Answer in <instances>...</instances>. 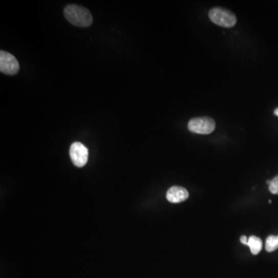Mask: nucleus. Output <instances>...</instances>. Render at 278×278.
<instances>
[{
	"instance_id": "7",
	"label": "nucleus",
	"mask_w": 278,
	"mask_h": 278,
	"mask_svg": "<svg viewBox=\"0 0 278 278\" xmlns=\"http://www.w3.org/2000/svg\"><path fill=\"white\" fill-rule=\"evenodd\" d=\"M247 246L250 247L251 253L253 255H256L262 250L263 242L261 238H258V237L250 236L248 239Z\"/></svg>"
},
{
	"instance_id": "11",
	"label": "nucleus",
	"mask_w": 278,
	"mask_h": 278,
	"mask_svg": "<svg viewBox=\"0 0 278 278\" xmlns=\"http://www.w3.org/2000/svg\"><path fill=\"white\" fill-rule=\"evenodd\" d=\"M273 113H274V115H276V116L278 117V108L277 109H275L274 112H273Z\"/></svg>"
},
{
	"instance_id": "1",
	"label": "nucleus",
	"mask_w": 278,
	"mask_h": 278,
	"mask_svg": "<svg viewBox=\"0 0 278 278\" xmlns=\"http://www.w3.org/2000/svg\"><path fill=\"white\" fill-rule=\"evenodd\" d=\"M63 13L66 19L76 27H88L93 22V17L89 10L76 4L67 6Z\"/></svg>"
},
{
	"instance_id": "12",
	"label": "nucleus",
	"mask_w": 278,
	"mask_h": 278,
	"mask_svg": "<svg viewBox=\"0 0 278 278\" xmlns=\"http://www.w3.org/2000/svg\"><path fill=\"white\" fill-rule=\"evenodd\" d=\"M267 182V185H269L270 184V180H267V182Z\"/></svg>"
},
{
	"instance_id": "8",
	"label": "nucleus",
	"mask_w": 278,
	"mask_h": 278,
	"mask_svg": "<svg viewBox=\"0 0 278 278\" xmlns=\"http://www.w3.org/2000/svg\"><path fill=\"white\" fill-rule=\"evenodd\" d=\"M265 249L269 253L278 249V236L274 235L269 236L266 240Z\"/></svg>"
},
{
	"instance_id": "3",
	"label": "nucleus",
	"mask_w": 278,
	"mask_h": 278,
	"mask_svg": "<svg viewBox=\"0 0 278 278\" xmlns=\"http://www.w3.org/2000/svg\"><path fill=\"white\" fill-rule=\"evenodd\" d=\"M216 129V123L209 117L192 118L188 123V129L193 133L209 135Z\"/></svg>"
},
{
	"instance_id": "4",
	"label": "nucleus",
	"mask_w": 278,
	"mask_h": 278,
	"mask_svg": "<svg viewBox=\"0 0 278 278\" xmlns=\"http://www.w3.org/2000/svg\"><path fill=\"white\" fill-rule=\"evenodd\" d=\"M19 71L17 59L10 53L1 51L0 52V71L8 75H14Z\"/></svg>"
},
{
	"instance_id": "10",
	"label": "nucleus",
	"mask_w": 278,
	"mask_h": 278,
	"mask_svg": "<svg viewBox=\"0 0 278 278\" xmlns=\"http://www.w3.org/2000/svg\"><path fill=\"white\" fill-rule=\"evenodd\" d=\"M241 242L243 244H244V245H247V244H248V239H247V237L246 236L241 237Z\"/></svg>"
},
{
	"instance_id": "9",
	"label": "nucleus",
	"mask_w": 278,
	"mask_h": 278,
	"mask_svg": "<svg viewBox=\"0 0 278 278\" xmlns=\"http://www.w3.org/2000/svg\"><path fill=\"white\" fill-rule=\"evenodd\" d=\"M269 190L272 194L278 195V175L275 176L272 180H270V184L269 185Z\"/></svg>"
},
{
	"instance_id": "5",
	"label": "nucleus",
	"mask_w": 278,
	"mask_h": 278,
	"mask_svg": "<svg viewBox=\"0 0 278 278\" xmlns=\"http://www.w3.org/2000/svg\"><path fill=\"white\" fill-rule=\"evenodd\" d=\"M88 149L80 142H74L70 148V157L75 166H84L88 161Z\"/></svg>"
},
{
	"instance_id": "6",
	"label": "nucleus",
	"mask_w": 278,
	"mask_h": 278,
	"mask_svg": "<svg viewBox=\"0 0 278 278\" xmlns=\"http://www.w3.org/2000/svg\"><path fill=\"white\" fill-rule=\"evenodd\" d=\"M166 198L172 203H179L189 198V193L181 186H173L167 191Z\"/></svg>"
},
{
	"instance_id": "2",
	"label": "nucleus",
	"mask_w": 278,
	"mask_h": 278,
	"mask_svg": "<svg viewBox=\"0 0 278 278\" xmlns=\"http://www.w3.org/2000/svg\"><path fill=\"white\" fill-rule=\"evenodd\" d=\"M209 17L213 24L226 28L234 27L237 23V17L233 12L220 7L209 10Z\"/></svg>"
}]
</instances>
